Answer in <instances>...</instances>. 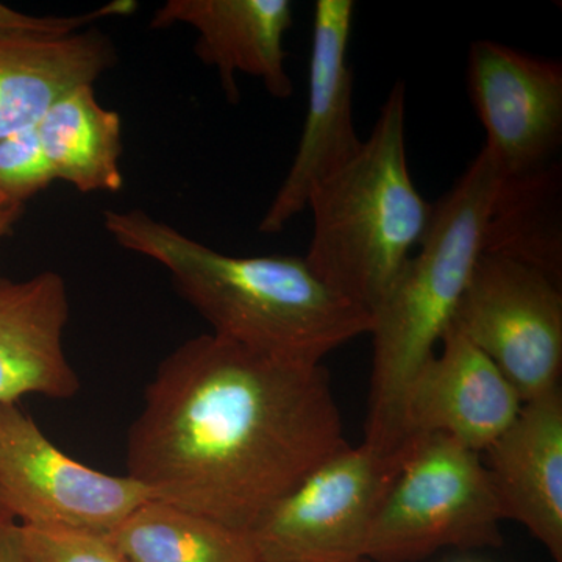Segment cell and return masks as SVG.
<instances>
[{
  "label": "cell",
  "mask_w": 562,
  "mask_h": 562,
  "mask_svg": "<svg viewBox=\"0 0 562 562\" xmlns=\"http://www.w3.org/2000/svg\"><path fill=\"white\" fill-rule=\"evenodd\" d=\"M347 446L324 366L206 333L158 366L128 431L127 475L155 501L250 531Z\"/></svg>",
  "instance_id": "6da1fadb"
},
{
  "label": "cell",
  "mask_w": 562,
  "mask_h": 562,
  "mask_svg": "<svg viewBox=\"0 0 562 562\" xmlns=\"http://www.w3.org/2000/svg\"><path fill=\"white\" fill-rule=\"evenodd\" d=\"M117 246L157 261L181 297L222 336L279 360L322 358L372 330L371 313L324 283L292 255L232 257L143 210L103 213Z\"/></svg>",
  "instance_id": "7a4b0ae2"
},
{
  "label": "cell",
  "mask_w": 562,
  "mask_h": 562,
  "mask_svg": "<svg viewBox=\"0 0 562 562\" xmlns=\"http://www.w3.org/2000/svg\"><path fill=\"white\" fill-rule=\"evenodd\" d=\"M501 188L490 151L482 149L452 190L432 205L419 250L372 313L373 364L364 442L397 450V416L414 373L435 355L452 324L462 292L483 254Z\"/></svg>",
  "instance_id": "3957f363"
},
{
  "label": "cell",
  "mask_w": 562,
  "mask_h": 562,
  "mask_svg": "<svg viewBox=\"0 0 562 562\" xmlns=\"http://www.w3.org/2000/svg\"><path fill=\"white\" fill-rule=\"evenodd\" d=\"M405 114V85L398 81L371 136L308 202L314 227L306 265L371 316L420 246L432 216L409 172Z\"/></svg>",
  "instance_id": "277c9868"
},
{
  "label": "cell",
  "mask_w": 562,
  "mask_h": 562,
  "mask_svg": "<svg viewBox=\"0 0 562 562\" xmlns=\"http://www.w3.org/2000/svg\"><path fill=\"white\" fill-rule=\"evenodd\" d=\"M503 514L482 453L447 435L414 439L384 495L366 560L416 562L441 549L502 547Z\"/></svg>",
  "instance_id": "5b68a950"
},
{
  "label": "cell",
  "mask_w": 562,
  "mask_h": 562,
  "mask_svg": "<svg viewBox=\"0 0 562 562\" xmlns=\"http://www.w3.org/2000/svg\"><path fill=\"white\" fill-rule=\"evenodd\" d=\"M414 443L347 446L313 469L249 531L261 562H360L384 495Z\"/></svg>",
  "instance_id": "8992f818"
},
{
  "label": "cell",
  "mask_w": 562,
  "mask_h": 562,
  "mask_svg": "<svg viewBox=\"0 0 562 562\" xmlns=\"http://www.w3.org/2000/svg\"><path fill=\"white\" fill-rule=\"evenodd\" d=\"M450 325L497 366L524 403L560 386L561 281L536 266L483 251Z\"/></svg>",
  "instance_id": "52a82bcc"
},
{
  "label": "cell",
  "mask_w": 562,
  "mask_h": 562,
  "mask_svg": "<svg viewBox=\"0 0 562 562\" xmlns=\"http://www.w3.org/2000/svg\"><path fill=\"white\" fill-rule=\"evenodd\" d=\"M154 498L132 476L63 453L18 403H0V508L18 522L110 535Z\"/></svg>",
  "instance_id": "ba28073f"
},
{
  "label": "cell",
  "mask_w": 562,
  "mask_h": 562,
  "mask_svg": "<svg viewBox=\"0 0 562 562\" xmlns=\"http://www.w3.org/2000/svg\"><path fill=\"white\" fill-rule=\"evenodd\" d=\"M469 98L486 131L501 180L553 166L562 143V66L494 43L475 41L468 57Z\"/></svg>",
  "instance_id": "9c48e42d"
},
{
  "label": "cell",
  "mask_w": 562,
  "mask_h": 562,
  "mask_svg": "<svg viewBox=\"0 0 562 562\" xmlns=\"http://www.w3.org/2000/svg\"><path fill=\"white\" fill-rule=\"evenodd\" d=\"M355 3L317 0L314 5L308 106L290 171L258 231L283 232L308 209L313 191L342 168L362 146L353 122V70L349 43Z\"/></svg>",
  "instance_id": "30bf717a"
},
{
  "label": "cell",
  "mask_w": 562,
  "mask_h": 562,
  "mask_svg": "<svg viewBox=\"0 0 562 562\" xmlns=\"http://www.w3.org/2000/svg\"><path fill=\"white\" fill-rule=\"evenodd\" d=\"M441 342V353L428 358L403 392L398 442L447 435L482 453L516 419L522 398L497 366L452 325Z\"/></svg>",
  "instance_id": "8fae6325"
},
{
  "label": "cell",
  "mask_w": 562,
  "mask_h": 562,
  "mask_svg": "<svg viewBox=\"0 0 562 562\" xmlns=\"http://www.w3.org/2000/svg\"><path fill=\"white\" fill-rule=\"evenodd\" d=\"M176 24L198 32L195 55L217 69L233 105L241 99L238 72L260 79L272 98H291L294 85L284 38L294 24V10L288 0H169L150 20L155 31Z\"/></svg>",
  "instance_id": "7c38bea8"
},
{
  "label": "cell",
  "mask_w": 562,
  "mask_h": 562,
  "mask_svg": "<svg viewBox=\"0 0 562 562\" xmlns=\"http://www.w3.org/2000/svg\"><path fill=\"white\" fill-rule=\"evenodd\" d=\"M484 453L503 519L522 524L562 562L561 386L525 402Z\"/></svg>",
  "instance_id": "4fadbf2b"
},
{
  "label": "cell",
  "mask_w": 562,
  "mask_h": 562,
  "mask_svg": "<svg viewBox=\"0 0 562 562\" xmlns=\"http://www.w3.org/2000/svg\"><path fill=\"white\" fill-rule=\"evenodd\" d=\"M69 294L60 273L0 279V403L72 398L80 380L65 351Z\"/></svg>",
  "instance_id": "5bb4252c"
},
{
  "label": "cell",
  "mask_w": 562,
  "mask_h": 562,
  "mask_svg": "<svg viewBox=\"0 0 562 562\" xmlns=\"http://www.w3.org/2000/svg\"><path fill=\"white\" fill-rule=\"evenodd\" d=\"M116 46L90 27L61 40L0 38V140L36 124L66 92L94 85Z\"/></svg>",
  "instance_id": "9a60e30c"
},
{
  "label": "cell",
  "mask_w": 562,
  "mask_h": 562,
  "mask_svg": "<svg viewBox=\"0 0 562 562\" xmlns=\"http://www.w3.org/2000/svg\"><path fill=\"white\" fill-rule=\"evenodd\" d=\"M33 133L52 180L66 181L83 194L124 187L121 116L98 101L94 85L66 92L33 125Z\"/></svg>",
  "instance_id": "2e32d148"
},
{
  "label": "cell",
  "mask_w": 562,
  "mask_h": 562,
  "mask_svg": "<svg viewBox=\"0 0 562 562\" xmlns=\"http://www.w3.org/2000/svg\"><path fill=\"white\" fill-rule=\"evenodd\" d=\"M109 536L125 562H261L249 531L155 498Z\"/></svg>",
  "instance_id": "e0dca14e"
},
{
  "label": "cell",
  "mask_w": 562,
  "mask_h": 562,
  "mask_svg": "<svg viewBox=\"0 0 562 562\" xmlns=\"http://www.w3.org/2000/svg\"><path fill=\"white\" fill-rule=\"evenodd\" d=\"M561 169L501 180L483 251L508 255L562 281Z\"/></svg>",
  "instance_id": "ac0fdd59"
},
{
  "label": "cell",
  "mask_w": 562,
  "mask_h": 562,
  "mask_svg": "<svg viewBox=\"0 0 562 562\" xmlns=\"http://www.w3.org/2000/svg\"><path fill=\"white\" fill-rule=\"evenodd\" d=\"M22 530L31 562H125L103 532L29 525Z\"/></svg>",
  "instance_id": "d6986e66"
},
{
  "label": "cell",
  "mask_w": 562,
  "mask_h": 562,
  "mask_svg": "<svg viewBox=\"0 0 562 562\" xmlns=\"http://www.w3.org/2000/svg\"><path fill=\"white\" fill-rule=\"evenodd\" d=\"M138 9L135 0H113L74 16H32L0 3V38L61 40L87 31L98 21L131 16Z\"/></svg>",
  "instance_id": "ffe728a7"
},
{
  "label": "cell",
  "mask_w": 562,
  "mask_h": 562,
  "mask_svg": "<svg viewBox=\"0 0 562 562\" xmlns=\"http://www.w3.org/2000/svg\"><path fill=\"white\" fill-rule=\"evenodd\" d=\"M0 562H31L22 524L3 508H0Z\"/></svg>",
  "instance_id": "44dd1931"
},
{
  "label": "cell",
  "mask_w": 562,
  "mask_h": 562,
  "mask_svg": "<svg viewBox=\"0 0 562 562\" xmlns=\"http://www.w3.org/2000/svg\"><path fill=\"white\" fill-rule=\"evenodd\" d=\"M24 213L22 203L0 198V241L13 232L14 225L21 220Z\"/></svg>",
  "instance_id": "7402d4cb"
},
{
  "label": "cell",
  "mask_w": 562,
  "mask_h": 562,
  "mask_svg": "<svg viewBox=\"0 0 562 562\" xmlns=\"http://www.w3.org/2000/svg\"><path fill=\"white\" fill-rule=\"evenodd\" d=\"M360 562H371V561H369V560H362V561H360Z\"/></svg>",
  "instance_id": "603a6c76"
}]
</instances>
